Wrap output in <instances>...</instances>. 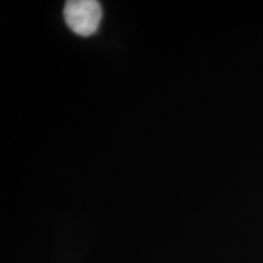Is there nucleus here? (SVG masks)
Segmentation results:
<instances>
[{
    "instance_id": "1",
    "label": "nucleus",
    "mask_w": 263,
    "mask_h": 263,
    "mask_svg": "<svg viewBox=\"0 0 263 263\" xmlns=\"http://www.w3.org/2000/svg\"><path fill=\"white\" fill-rule=\"evenodd\" d=\"M64 17L72 32L82 37H89L98 31L103 17L100 3L97 0L66 2Z\"/></svg>"
}]
</instances>
